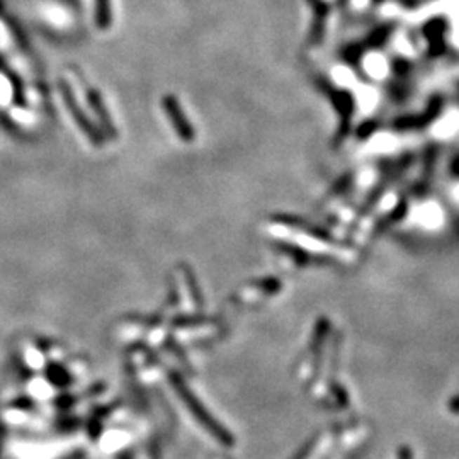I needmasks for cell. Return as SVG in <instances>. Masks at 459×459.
Masks as SVG:
<instances>
[{"instance_id":"cell-1","label":"cell","mask_w":459,"mask_h":459,"mask_svg":"<svg viewBox=\"0 0 459 459\" xmlns=\"http://www.w3.org/2000/svg\"><path fill=\"white\" fill-rule=\"evenodd\" d=\"M174 386H175L177 393H179V397L182 398V400H184V404L187 405L189 412H191L192 415L196 417V420L199 422V424L203 425L204 429L209 430V432H211V436H213V437H216V439H218V441H221V442H228V441H230V437H228V432H227V430H225L223 427H220L218 424H216L215 418H213V417L209 415V413L206 412V410H204V406L201 405V401L197 400V398L194 397V394H192L191 392H189L187 386L184 385V382L180 381V380H177V378L174 380Z\"/></svg>"},{"instance_id":"cell-2","label":"cell","mask_w":459,"mask_h":459,"mask_svg":"<svg viewBox=\"0 0 459 459\" xmlns=\"http://www.w3.org/2000/svg\"><path fill=\"white\" fill-rule=\"evenodd\" d=\"M162 106H164L165 114L171 118L172 126H174V130L177 131V135H179V138L184 140V142H192L196 133H194V130H192L191 124H189V119L186 118V114H184L182 106L179 104V100H177L172 94H167V95H164Z\"/></svg>"},{"instance_id":"cell-3","label":"cell","mask_w":459,"mask_h":459,"mask_svg":"<svg viewBox=\"0 0 459 459\" xmlns=\"http://www.w3.org/2000/svg\"><path fill=\"white\" fill-rule=\"evenodd\" d=\"M62 92H63V99H65L67 107H68V109H70L72 114H74V118L76 121V124H79V126H80V130L86 133L87 138L91 140V142L94 143V145H100V143H102V138H100L99 131L95 130V126L91 123V119H88L87 116L84 114L82 111H80L79 102H76V99L74 98V94H72L70 87H68L67 84H63V82H62Z\"/></svg>"},{"instance_id":"cell-4","label":"cell","mask_w":459,"mask_h":459,"mask_svg":"<svg viewBox=\"0 0 459 459\" xmlns=\"http://www.w3.org/2000/svg\"><path fill=\"white\" fill-rule=\"evenodd\" d=\"M87 99H88V102H91L92 109H94L95 114H98L100 124H102V128L106 130L107 135H116L114 126H112L111 118H109V112H107V109H106V104H104L100 92L94 91V88H88Z\"/></svg>"},{"instance_id":"cell-5","label":"cell","mask_w":459,"mask_h":459,"mask_svg":"<svg viewBox=\"0 0 459 459\" xmlns=\"http://www.w3.org/2000/svg\"><path fill=\"white\" fill-rule=\"evenodd\" d=\"M95 2V24L99 29H107L111 26V4L109 0H94Z\"/></svg>"}]
</instances>
